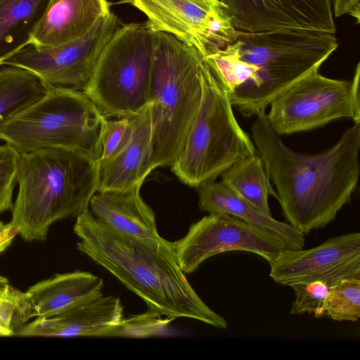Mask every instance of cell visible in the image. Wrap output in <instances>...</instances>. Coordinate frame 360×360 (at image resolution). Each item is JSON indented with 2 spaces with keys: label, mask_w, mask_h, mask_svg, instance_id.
<instances>
[{
  "label": "cell",
  "mask_w": 360,
  "mask_h": 360,
  "mask_svg": "<svg viewBox=\"0 0 360 360\" xmlns=\"http://www.w3.org/2000/svg\"><path fill=\"white\" fill-rule=\"evenodd\" d=\"M251 131L288 224L305 235L334 221L358 185L360 122H354L333 146L316 154L286 146L265 112L257 116Z\"/></svg>",
  "instance_id": "1"
},
{
  "label": "cell",
  "mask_w": 360,
  "mask_h": 360,
  "mask_svg": "<svg viewBox=\"0 0 360 360\" xmlns=\"http://www.w3.org/2000/svg\"><path fill=\"white\" fill-rule=\"evenodd\" d=\"M74 231L79 250L115 276L141 298L148 311L174 320L195 319L225 329L226 319L198 296L181 269L172 242L122 234L98 221L86 210Z\"/></svg>",
  "instance_id": "2"
},
{
  "label": "cell",
  "mask_w": 360,
  "mask_h": 360,
  "mask_svg": "<svg viewBox=\"0 0 360 360\" xmlns=\"http://www.w3.org/2000/svg\"><path fill=\"white\" fill-rule=\"evenodd\" d=\"M17 183L9 224L26 241H44L54 222L89 209L97 192L98 162L58 147L21 153Z\"/></svg>",
  "instance_id": "3"
},
{
  "label": "cell",
  "mask_w": 360,
  "mask_h": 360,
  "mask_svg": "<svg viewBox=\"0 0 360 360\" xmlns=\"http://www.w3.org/2000/svg\"><path fill=\"white\" fill-rule=\"evenodd\" d=\"M234 52L252 68L250 84L230 98L244 116L265 112L286 89L322 64L338 47L335 34L300 29L260 32L238 30Z\"/></svg>",
  "instance_id": "4"
},
{
  "label": "cell",
  "mask_w": 360,
  "mask_h": 360,
  "mask_svg": "<svg viewBox=\"0 0 360 360\" xmlns=\"http://www.w3.org/2000/svg\"><path fill=\"white\" fill-rule=\"evenodd\" d=\"M203 57L174 35L155 32L149 89L151 169L180 153L202 95Z\"/></svg>",
  "instance_id": "5"
},
{
  "label": "cell",
  "mask_w": 360,
  "mask_h": 360,
  "mask_svg": "<svg viewBox=\"0 0 360 360\" xmlns=\"http://www.w3.org/2000/svg\"><path fill=\"white\" fill-rule=\"evenodd\" d=\"M202 95L182 148L170 165L185 184L198 187L214 179L236 162L257 153L238 124L220 74L203 58Z\"/></svg>",
  "instance_id": "6"
},
{
  "label": "cell",
  "mask_w": 360,
  "mask_h": 360,
  "mask_svg": "<svg viewBox=\"0 0 360 360\" xmlns=\"http://www.w3.org/2000/svg\"><path fill=\"white\" fill-rule=\"evenodd\" d=\"M105 118L83 91L47 85L41 98L1 126L0 140L19 154L58 147L82 152L98 162Z\"/></svg>",
  "instance_id": "7"
},
{
  "label": "cell",
  "mask_w": 360,
  "mask_h": 360,
  "mask_svg": "<svg viewBox=\"0 0 360 360\" xmlns=\"http://www.w3.org/2000/svg\"><path fill=\"white\" fill-rule=\"evenodd\" d=\"M155 44L147 22L124 25L111 37L83 89L103 114L131 116L148 104Z\"/></svg>",
  "instance_id": "8"
},
{
  "label": "cell",
  "mask_w": 360,
  "mask_h": 360,
  "mask_svg": "<svg viewBox=\"0 0 360 360\" xmlns=\"http://www.w3.org/2000/svg\"><path fill=\"white\" fill-rule=\"evenodd\" d=\"M320 68L311 70L270 103L266 117L279 136L312 130L340 118L360 122V63L351 80L323 76Z\"/></svg>",
  "instance_id": "9"
},
{
  "label": "cell",
  "mask_w": 360,
  "mask_h": 360,
  "mask_svg": "<svg viewBox=\"0 0 360 360\" xmlns=\"http://www.w3.org/2000/svg\"><path fill=\"white\" fill-rule=\"evenodd\" d=\"M119 27L117 17L109 11L80 38L56 46L28 44L1 65L28 70L46 85L83 91L103 49Z\"/></svg>",
  "instance_id": "10"
},
{
  "label": "cell",
  "mask_w": 360,
  "mask_h": 360,
  "mask_svg": "<svg viewBox=\"0 0 360 360\" xmlns=\"http://www.w3.org/2000/svg\"><path fill=\"white\" fill-rule=\"evenodd\" d=\"M178 264L184 274L195 271L206 259L229 251L260 255L269 264L283 250L277 236L226 214H210L192 224L187 233L172 242Z\"/></svg>",
  "instance_id": "11"
},
{
  "label": "cell",
  "mask_w": 360,
  "mask_h": 360,
  "mask_svg": "<svg viewBox=\"0 0 360 360\" xmlns=\"http://www.w3.org/2000/svg\"><path fill=\"white\" fill-rule=\"evenodd\" d=\"M155 32L172 34L204 58L236 41L235 27L221 1L205 6L191 0H131Z\"/></svg>",
  "instance_id": "12"
},
{
  "label": "cell",
  "mask_w": 360,
  "mask_h": 360,
  "mask_svg": "<svg viewBox=\"0 0 360 360\" xmlns=\"http://www.w3.org/2000/svg\"><path fill=\"white\" fill-rule=\"evenodd\" d=\"M269 264L277 283L321 281L330 288L343 279L360 278V233L330 238L307 250L286 249Z\"/></svg>",
  "instance_id": "13"
},
{
  "label": "cell",
  "mask_w": 360,
  "mask_h": 360,
  "mask_svg": "<svg viewBox=\"0 0 360 360\" xmlns=\"http://www.w3.org/2000/svg\"><path fill=\"white\" fill-rule=\"evenodd\" d=\"M247 32L300 29L335 34L332 0H219Z\"/></svg>",
  "instance_id": "14"
},
{
  "label": "cell",
  "mask_w": 360,
  "mask_h": 360,
  "mask_svg": "<svg viewBox=\"0 0 360 360\" xmlns=\"http://www.w3.org/2000/svg\"><path fill=\"white\" fill-rule=\"evenodd\" d=\"M124 319L120 298L102 292L24 323L14 335L52 337H108Z\"/></svg>",
  "instance_id": "15"
},
{
  "label": "cell",
  "mask_w": 360,
  "mask_h": 360,
  "mask_svg": "<svg viewBox=\"0 0 360 360\" xmlns=\"http://www.w3.org/2000/svg\"><path fill=\"white\" fill-rule=\"evenodd\" d=\"M103 287L101 278L88 271L77 270L56 274L36 283L24 292L18 290L13 328L32 319L53 314L72 303L100 294Z\"/></svg>",
  "instance_id": "16"
},
{
  "label": "cell",
  "mask_w": 360,
  "mask_h": 360,
  "mask_svg": "<svg viewBox=\"0 0 360 360\" xmlns=\"http://www.w3.org/2000/svg\"><path fill=\"white\" fill-rule=\"evenodd\" d=\"M151 105L133 115V131L124 147L110 159L98 163L97 192L122 191L142 185L152 172Z\"/></svg>",
  "instance_id": "17"
},
{
  "label": "cell",
  "mask_w": 360,
  "mask_h": 360,
  "mask_svg": "<svg viewBox=\"0 0 360 360\" xmlns=\"http://www.w3.org/2000/svg\"><path fill=\"white\" fill-rule=\"evenodd\" d=\"M109 11L106 0H49L29 44L56 46L72 41Z\"/></svg>",
  "instance_id": "18"
},
{
  "label": "cell",
  "mask_w": 360,
  "mask_h": 360,
  "mask_svg": "<svg viewBox=\"0 0 360 360\" xmlns=\"http://www.w3.org/2000/svg\"><path fill=\"white\" fill-rule=\"evenodd\" d=\"M141 185L122 191L94 193L89 210L101 223L124 235L158 238L155 215L140 195Z\"/></svg>",
  "instance_id": "19"
},
{
  "label": "cell",
  "mask_w": 360,
  "mask_h": 360,
  "mask_svg": "<svg viewBox=\"0 0 360 360\" xmlns=\"http://www.w3.org/2000/svg\"><path fill=\"white\" fill-rule=\"evenodd\" d=\"M199 208L209 214H226L239 218L281 239L287 249L300 250L305 245L304 235L289 224L262 212L223 181H209L198 187Z\"/></svg>",
  "instance_id": "20"
},
{
  "label": "cell",
  "mask_w": 360,
  "mask_h": 360,
  "mask_svg": "<svg viewBox=\"0 0 360 360\" xmlns=\"http://www.w3.org/2000/svg\"><path fill=\"white\" fill-rule=\"evenodd\" d=\"M49 0H0V65L29 44Z\"/></svg>",
  "instance_id": "21"
},
{
  "label": "cell",
  "mask_w": 360,
  "mask_h": 360,
  "mask_svg": "<svg viewBox=\"0 0 360 360\" xmlns=\"http://www.w3.org/2000/svg\"><path fill=\"white\" fill-rule=\"evenodd\" d=\"M220 176L221 181L255 208L271 214L269 196L276 198V192L258 153L239 160Z\"/></svg>",
  "instance_id": "22"
},
{
  "label": "cell",
  "mask_w": 360,
  "mask_h": 360,
  "mask_svg": "<svg viewBox=\"0 0 360 360\" xmlns=\"http://www.w3.org/2000/svg\"><path fill=\"white\" fill-rule=\"evenodd\" d=\"M47 91V85L25 69L8 66L0 70V127Z\"/></svg>",
  "instance_id": "23"
},
{
  "label": "cell",
  "mask_w": 360,
  "mask_h": 360,
  "mask_svg": "<svg viewBox=\"0 0 360 360\" xmlns=\"http://www.w3.org/2000/svg\"><path fill=\"white\" fill-rule=\"evenodd\" d=\"M326 315L338 321L360 318V278H345L330 288Z\"/></svg>",
  "instance_id": "24"
},
{
  "label": "cell",
  "mask_w": 360,
  "mask_h": 360,
  "mask_svg": "<svg viewBox=\"0 0 360 360\" xmlns=\"http://www.w3.org/2000/svg\"><path fill=\"white\" fill-rule=\"evenodd\" d=\"M295 291V299L290 311L291 314L308 313L316 318L326 315V304L330 288L321 281L293 283L289 285Z\"/></svg>",
  "instance_id": "25"
},
{
  "label": "cell",
  "mask_w": 360,
  "mask_h": 360,
  "mask_svg": "<svg viewBox=\"0 0 360 360\" xmlns=\"http://www.w3.org/2000/svg\"><path fill=\"white\" fill-rule=\"evenodd\" d=\"M133 115L110 120L105 118L101 134V150L98 163L110 159L127 144L133 131Z\"/></svg>",
  "instance_id": "26"
},
{
  "label": "cell",
  "mask_w": 360,
  "mask_h": 360,
  "mask_svg": "<svg viewBox=\"0 0 360 360\" xmlns=\"http://www.w3.org/2000/svg\"><path fill=\"white\" fill-rule=\"evenodd\" d=\"M20 154L9 144L0 146V213L11 210Z\"/></svg>",
  "instance_id": "27"
},
{
  "label": "cell",
  "mask_w": 360,
  "mask_h": 360,
  "mask_svg": "<svg viewBox=\"0 0 360 360\" xmlns=\"http://www.w3.org/2000/svg\"><path fill=\"white\" fill-rule=\"evenodd\" d=\"M172 319L166 318L162 319L150 311L144 314L131 317L128 319H123L108 334L112 336H150L160 333L162 326H166L168 321Z\"/></svg>",
  "instance_id": "28"
},
{
  "label": "cell",
  "mask_w": 360,
  "mask_h": 360,
  "mask_svg": "<svg viewBox=\"0 0 360 360\" xmlns=\"http://www.w3.org/2000/svg\"><path fill=\"white\" fill-rule=\"evenodd\" d=\"M333 13L335 17L349 14L360 22V0H332Z\"/></svg>",
  "instance_id": "29"
},
{
  "label": "cell",
  "mask_w": 360,
  "mask_h": 360,
  "mask_svg": "<svg viewBox=\"0 0 360 360\" xmlns=\"http://www.w3.org/2000/svg\"><path fill=\"white\" fill-rule=\"evenodd\" d=\"M15 297L10 299L0 298V315L13 320L15 313Z\"/></svg>",
  "instance_id": "30"
},
{
  "label": "cell",
  "mask_w": 360,
  "mask_h": 360,
  "mask_svg": "<svg viewBox=\"0 0 360 360\" xmlns=\"http://www.w3.org/2000/svg\"><path fill=\"white\" fill-rule=\"evenodd\" d=\"M17 234V231L10 224L4 232L0 233V253L10 245Z\"/></svg>",
  "instance_id": "31"
},
{
  "label": "cell",
  "mask_w": 360,
  "mask_h": 360,
  "mask_svg": "<svg viewBox=\"0 0 360 360\" xmlns=\"http://www.w3.org/2000/svg\"><path fill=\"white\" fill-rule=\"evenodd\" d=\"M17 290L9 285L6 278L0 276V298H13L16 295Z\"/></svg>",
  "instance_id": "32"
},
{
  "label": "cell",
  "mask_w": 360,
  "mask_h": 360,
  "mask_svg": "<svg viewBox=\"0 0 360 360\" xmlns=\"http://www.w3.org/2000/svg\"><path fill=\"white\" fill-rule=\"evenodd\" d=\"M14 335L11 318L0 315V336H9Z\"/></svg>",
  "instance_id": "33"
},
{
  "label": "cell",
  "mask_w": 360,
  "mask_h": 360,
  "mask_svg": "<svg viewBox=\"0 0 360 360\" xmlns=\"http://www.w3.org/2000/svg\"><path fill=\"white\" fill-rule=\"evenodd\" d=\"M205 6H213L218 4L219 0H191Z\"/></svg>",
  "instance_id": "34"
},
{
  "label": "cell",
  "mask_w": 360,
  "mask_h": 360,
  "mask_svg": "<svg viewBox=\"0 0 360 360\" xmlns=\"http://www.w3.org/2000/svg\"><path fill=\"white\" fill-rule=\"evenodd\" d=\"M8 226L9 224H5L4 223L0 221V233L4 232Z\"/></svg>",
  "instance_id": "35"
}]
</instances>
